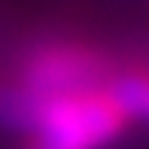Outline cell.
I'll use <instances>...</instances> for the list:
<instances>
[{"label": "cell", "mask_w": 149, "mask_h": 149, "mask_svg": "<svg viewBox=\"0 0 149 149\" xmlns=\"http://www.w3.org/2000/svg\"><path fill=\"white\" fill-rule=\"evenodd\" d=\"M128 119L107 88L58 97L40 110L24 149H107Z\"/></svg>", "instance_id": "obj_1"}, {"label": "cell", "mask_w": 149, "mask_h": 149, "mask_svg": "<svg viewBox=\"0 0 149 149\" xmlns=\"http://www.w3.org/2000/svg\"><path fill=\"white\" fill-rule=\"evenodd\" d=\"M110 79V61L100 52L79 43H49L24 61L15 82L46 107L58 97L107 88Z\"/></svg>", "instance_id": "obj_2"}, {"label": "cell", "mask_w": 149, "mask_h": 149, "mask_svg": "<svg viewBox=\"0 0 149 149\" xmlns=\"http://www.w3.org/2000/svg\"><path fill=\"white\" fill-rule=\"evenodd\" d=\"M107 94L125 113V119L149 122V73H125L107 82Z\"/></svg>", "instance_id": "obj_3"}, {"label": "cell", "mask_w": 149, "mask_h": 149, "mask_svg": "<svg viewBox=\"0 0 149 149\" xmlns=\"http://www.w3.org/2000/svg\"><path fill=\"white\" fill-rule=\"evenodd\" d=\"M43 104L33 100L18 82H3L0 85V128L28 134L37 122Z\"/></svg>", "instance_id": "obj_4"}]
</instances>
